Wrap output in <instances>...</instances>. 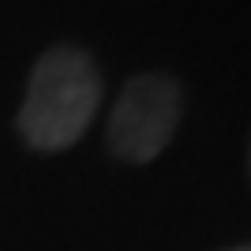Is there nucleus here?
Returning <instances> with one entry per match:
<instances>
[{
	"instance_id": "2",
	"label": "nucleus",
	"mask_w": 251,
	"mask_h": 251,
	"mask_svg": "<svg viewBox=\"0 0 251 251\" xmlns=\"http://www.w3.org/2000/svg\"><path fill=\"white\" fill-rule=\"evenodd\" d=\"M180 116H184L180 79H173L165 72L135 75L124 83L113 113H109V150L120 161L147 165L176 135Z\"/></svg>"
},
{
	"instance_id": "4",
	"label": "nucleus",
	"mask_w": 251,
	"mask_h": 251,
	"mask_svg": "<svg viewBox=\"0 0 251 251\" xmlns=\"http://www.w3.org/2000/svg\"><path fill=\"white\" fill-rule=\"evenodd\" d=\"M248 165H251V150H248Z\"/></svg>"
},
{
	"instance_id": "1",
	"label": "nucleus",
	"mask_w": 251,
	"mask_h": 251,
	"mask_svg": "<svg viewBox=\"0 0 251 251\" xmlns=\"http://www.w3.org/2000/svg\"><path fill=\"white\" fill-rule=\"evenodd\" d=\"M101 90V68L83 45H49L34 60L30 79H26V94L15 116L19 139L42 154L75 147L86 135V127L94 124Z\"/></svg>"
},
{
	"instance_id": "3",
	"label": "nucleus",
	"mask_w": 251,
	"mask_h": 251,
	"mask_svg": "<svg viewBox=\"0 0 251 251\" xmlns=\"http://www.w3.org/2000/svg\"><path fill=\"white\" fill-rule=\"evenodd\" d=\"M229 251H251V244H244V248H229Z\"/></svg>"
}]
</instances>
